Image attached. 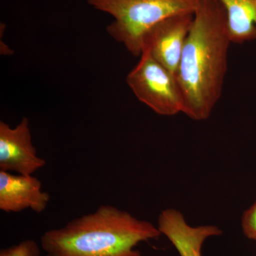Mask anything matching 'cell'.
Listing matches in <instances>:
<instances>
[{"label": "cell", "instance_id": "6da1fadb", "mask_svg": "<svg viewBox=\"0 0 256 256\" xmlns=\"http://www.w3.org/2000/svg\"><path fill=\"white\" fill-rule=\"evenodd\" d=\"M230 43L223 4L220 0H200L175 76L183 114L190 118L208 119L220 100Z\"/></svg>", "mask_w": 256, "mask_h": 256}, {"label": "cell", "instance_id": "7a4b0ae2", "mask_svg": "<svg viewBox=\"0 0 256 256\" xmlns=\"http://www.w3.org/2000/svg\"><path fill=\"white\" fill-rule=\"evenodd\" d=\"M161 235L150 222L101 205L62 228L47 230L40 242L48 256H142L134 248Z\"/></svg>", "mask_w": 256, "mask_h": 256}, {"label": "cell", "instance_id": "3957f363", "mask_svg": "<svg viewBox=\"0 0 256 256\" xmlns=\"http://www.w3.org/2000/svg\"><path fill=\"white\" fill-rule=\"evenodd\" d=\"M88 3L114 16V22L106 28L108 33L138 57L148 30L174 15L194 14L200 0H88Z\"/></svg>", "mask_w": 256, "mask_h": 256}, {"label": "cell", "instance_id": "277c9868", "mask_svg": "<svg viewBox=\"0 0 256 256\" xmlns=\"http://www.w3.org/2000/svg\"><path fill=\"white\" fill-rule=\"evenodd\" d=\"M140 57L126 79L136 98L160 116L183 112V96L175 76L146 50Z\"/></svg>", "mask_w": 256, "mask_h": 256}, {"label": "cell", "instance_id": "5b68a950", "mask_svg": "<svg viewBox=\"0 0 256 256\" xmlns=\"http://www.w3.org/2000/svg\"><path fill=\"white\" fill-rule=\"evenodd\" d=\"M194 14L184 13L165 18L146 32L142 50L176 76Z\"/></svg>", "mask_w": 256, "mask_h": 256}, {"label": "cell", "instance_id": "8992f818", "mask_svg": "<svg viewBox=\"0 0 256 256\" xmlns=\"http://www.w3.org/2000/svg\"><path fill=\"white\" fill-rule=\"evenodd\" d=\"M46 165L32 142L30 122L23 118L14 128L0 122V170L18 174L33 175Z\"/></svg>", "mask_w": 256, "mask_h": 256}, {"label": "cell", "instance_id": "52a82bcc", "mask_svg": "<svg viewBox=\"0 0 256 256\" xmlns=\"http://www.w3.org/2000/svg\"><path fill=\"white\" fill-rule=\"evenodd\" d=\"M158 228L168 238L180 256H202V247L207 239L222 235L216 226H192L181 212L174 208L162 210Z\"/></svg>", "mask_w": 256, "mask_h": 256}, {"label": "cell", "instance_id": "ba28073f", "mask_svg": "<svg viewBox=\"0 0 256 256\" xmlns=\"http://www.w3.org/2000/svg\"><path fill=\"white\" fill-rule=\"evenodd\" d=\"M42 182L33 175L13 174L0 170V210L18 213L30 208L41 214L50 200L48 192L42 191Z\"/></svg>", "mask_w": 256, "mask_h": 256}, {"label": "cell", "instance_id": "9c48e42d", "mask_svg": "<svg viewBox=\"0 0 256 256\" xmlns=\"http://www.w3.org/2000/svg\"><path fill=\"white\" fill-rule=\"evenodd\" d=\"M227 16L232 43L256 40V0H220Z\"/></svg>", "mask_w": 256, "mask_h": 256}, {"label": "cell", "instance_id": "30bf717a", "mask_svg": "<svg viewBox=\"0 0 256 256\" xmlns=\"http://www.w3.org/2000/svg\"><path fill=\"white\" fill-rule=\"evenodd\" d=\"M0 256H41V248L35 240H23L16 245L2 249Z\"/></svg>", "mask_w": 256, "mask_h": 256}, {"label": "cell", "instance_id": "8fae6325", "mask_svg": "<svg viewBox=\"0 0 256 256\" xmlns=\"http://www.w3.org/2000/svg\"><path fill=\"white\" fill-rule=\"evenodd\" d=\"M242 227L244 235L256 242V202L242 214Z\"/></svg>", "mask_w": 256, "mask_h": 256}, {"label": "cell", "instance_id": "7c38bea8", "mask_svg": "<svg viewBox=\"0 0 256 256\" xmlns=\"http://www.w3.org/2000/svg\"><path fill=\"white\" fill-rule=\"evenodd\" d=\"M46 256H47V255H46Z\"/></svg>", "mask_w": 256, "mask_h": 256}]
</instances>
